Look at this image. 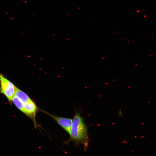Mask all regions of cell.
I'll use <instances>...</instances> for the list:
<instances>
[{
  "label": "cell",
  "instance_id": "obj_1",
  "mask_svg": "<svg viewBox=\"0 0 156 156\" xmlns=\"http://www.w3.org/2000/svg\"><path fill=\"white\" fill-rule=\"evenodd\" d=\"M69 135V138L64 142V144L71 142H74L77 146L82 144L84 150H87L90 140L88 127L79 111H75Z\"/></svg>",
  "mask_w": 156,
  "mask_h": 156
},
{
  "label": "cell",
  "instance_id": "obj_2",
  "mask_svg": "<svg viewBox=\"0 0 156 156\" xmlns=\"http://www.w3.org/2000/svg\"><path fill=\"white\" fill-rule=\"evenodd\" d=\"M16 87L0 73V90L10 101L14 95Z\"/></svg>",
  "mask_w": 156,
  "mask_h": 156
},
{
  "label": "cell",
  "instance_id": "obj_3",
  "mask_svg": "<svg viewBox=\"0 0 156 156\" xmlns=\"http://www.w3.org/2000/svg\"><path fill=\"white\" fill-rule=\"evenodd\" d=\"M40 110V109L37 106L35 102L30 99L25 103L23 112L33 120L36 126V116L37 112Z\"/></svg>",
  "mask_w": 156,
  "mask_h": 156
},
{
  "label": "cell",
  "instance_id": "obj_4",
  "mask_svg": "<svg viewBox=\"0 0 156 156\" xmlns=\"http://www.w3.org/2000/svg\"><path fill=\"white\" fill-rule=\"evenodd\" d=\"M40 111H41L51 117L68 134H69L72 122L73 119L55 116L50 114L41 109Z\"/></svg>",
  "mask_w": 156,
  "mask_h": 156
},
{
  "label": "cell",
  "instance_id": "obj_5",
  "mask_svg": "<svg viewBox=\"0 0 156 156\" xmlns=\"http://www.w3.org/2000/svg\"><path fill=\"white\" fill-rule=\"evenodd\" d=\"M14 95L20 99L23 103L31 99L26 94L16 87Z\"/></svg>",
  "mask_w": 156,
  "mask_h": 156
},
{
  "label": "cell",
  "instance_id": "obj_6",
  "mask_svg": "<svg viewBox=\"0 0 156 156\" xmlns=\"http://www.w3.org/2000/svg\"><path fill=\"white\" fill-rule=\"evenodd\" d=\"M12 100L18 108L23 112L24 104L21 100L14 95L12 97Z\"/></svg>",
  "mask_w": 156,
  "mask_h": 156
}]
</instances>
